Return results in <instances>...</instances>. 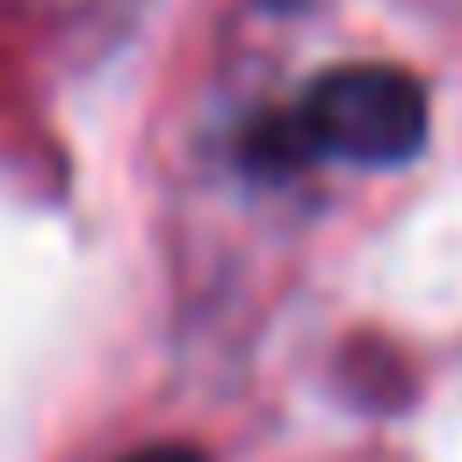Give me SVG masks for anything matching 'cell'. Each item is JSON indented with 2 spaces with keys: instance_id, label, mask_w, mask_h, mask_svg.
<instances>
[{
  "instance_id": "cell-2",
  "label": "cell",
  "mask_w": 462,
  "mask_h": 462,
  "mask_svg": "<svg viewBox=\"0 0 462 462\" xmlns=\"http://www.w3.org/2000/svg\"><path fill=\"white\" fill-rule=\"evenodd\" d=\"M130 462H202L195 448H144V455H130Z\"/></svg>"
},
{
  "instance_id": "cell-1",
  "label": "cell",
  "mask_w": 462,
  "mask_h": 462,
  "mask_svg": "<svg viewBox=\"0 0 462 462\" xmlns=\"http://www.w3.org/2000/svg\"><path fill=\"white\" fill-rule=\"evenodd\" d=\"M426 137V87L397 65H339L318 72L282 116L245 130V159L260 173H296V166H390L411 159Z\"/></svg>"
}]
</instances>
